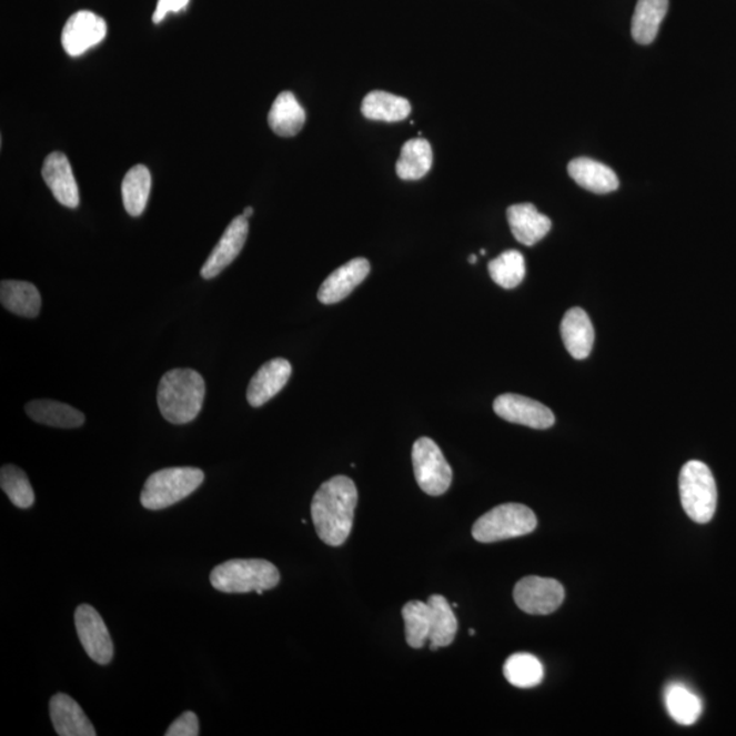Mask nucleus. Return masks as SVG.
Segmentation results:
<instances>
[{
	"mask_svg": "<svg viewBox=\"0 0 736 736\" xmlns=\"http://www.w3.org/2000/svg\"><path fill=\"white\" fill-rule=\"evenodd\" d=\"M357 488L346 476L323 483L311 502L316 534L327 546L340 547L350 537L357 506Z\"/></svg>",
	"mask_w": 736,
	"mask_h": 736,
	"instance_id": "nucleus-1",
	"label": "nucleus"
},
{
	"mask_svg": "<svg viewBox=\"0 0 736 736\" xmlns=\"http://www.w3.org/2000/svg\"><path fill=\"white\" fill-rule=\"evenodd\" d=\"M205 399V381L191 369H173L161 379L158 404L172 424H188L200 415Z\"/></svg>",
	"mask_w": 736,
	"mask_h": 736,
	"instance_id": "nucleus-2",
	"label": "nucleus"
},
{
	"mask_svg": "<svg viewBox=\"0 0 736 736\" xmlns=\"http://www.w3.org/2000/svg\"><path fill=\"white\" fill-rule=\"evenodd\" d=\"M280 572L272 562L265 559H231L215 566L211 573V584L224 594H249L276 588Z\"/></svg>",
	"mask_w": 736,
	"mask_h": 736,
	"instance_id": "nucleus-3",
	"label": "nucleus"
},
{
	"mask_svg": "<svg viewBox=\"0 0 736 736\" xmlns=\"http://www.w3.org/2000/svg\"><path fill=\"white\" fill-rule=\"evenodd\" d=\"M205 481V474L193 466H175L154 472L141 493V505L148 511H163L178 504Z\"/></svg>",
	"mask_w": 736,
	"mask_h": 736,
	"instance_id": "nucleus-4",
	"label": "nucleus"
},
{
	"mask_svg": "<svg viewBox=\"0 0 736 736\" xmlns=\"http://www.w3.org/2000/svg\"><path fill=\"white\" fill-rule=\"evenodd\" d=\"M682 506L694 523L706 524L715 516L717 487L709 466L702 461H689L679 475Z\"/></svg>",
	"mask_w": 736,
	"mask_h": 736,
	"instance_id": "nucleus-5",
	"label": "nucleus"
},
{
	"mask_svg": "<svg viewBox=\"0 0 736 736\" xmlns=\"http://www.w3.org/2000/svg\"><path fill=\"white\" fill-rule=\"evenodd\" d=\"M537 526L535 513L522 504H505L483 514L472 528V536L481 543H495L530 535Z\"/></svg>",
	"mask_w": 736,
	"mask_h": 736,
	"instance_id": "nucleus-6",
	"label": "nucleus"
},
{
	"mask_svg": "<svg viewBox=\"0 0 736 736\" xmlns=\"http://www.w3.org/2000/svg\"><path fill=\"white\" fill-rule=\"evenodd\" d=\"M412 464L419 487L431 496L445 494L453 481V471L438 445L422 436L412 448Z\"/></svg>",
	"mask_w": 736,
	"mask_h": 736,
	"instance_id": "nucleus-7",
	"label": "nucleus"
},
{
	"mask_svg": "<svg viewBox=\"0 0 736 736\" xmlns=\"http://www.w3.org/2000/svg\"><path fill=\"white\" fill-rule=\"evenodd\" d=\"M514 602L522 612L548 615L565 601L564 585L554 578L528 576L520 579L513 591Z\"/></svg>",
	"mask_w": 736,
	"mask_h": 736,
	"instance_id": "nucleus-8",
	"label": "nucleus"
},
{
	"mask_svg": "<svg viewBox=\"0 0 736 736\" xmlns=\"http://www.w3.org/2000/svg\"><path fill=\"white\" fill-rule=\"evenodd\" d=\"M78 638L91 659L101 666L110 664L113 643L101 615L89 604H81L74 614Z\"/></svg>",
	"mask_w": 736,
	"mask_h": 736,
	"instance_id": "nucleus-9",
	"label": "nucleus"
},
{
	"mask_svg": "<svg viewBox=\"0 0 736 736\" xmlns=\"http://www.w3.org/2000/svg\"><path fill=\"white\" fill-rule=\"evenodd\" d=\"M494 412L508 423L546 430L554 426L555 416L548 406L520 394L506 393L494 401Z\"/></svg>",
	"mask_w": 736,
	"mask_h": 736,
	"instance_id": "nucleus-10",
	"label": "nucleus"
},
{
	"mask_svg": "<svg viewBox=\"0 0 736 736\" xmlns=\"http://www.w3.org/2000/svg\"><path fill=\"white\" fill-rule=\"evenodd\" d=\"M107 23L92 11H78L65 22L62 46L70 57H81L105 39Z\"/></svg>",
	"mask_w": 736,
	"mask_h": 736,
	"instance_id": "nucleus-11",
	"label": "nucleus"
},
{
	"mask_svg": "<svg viewBox=\"0 0 736 736\" xmlns=\"http://www.w3.org/2000/svg\"><path fill=\"white\" fill-rule=\"evenodd\" d=\"M248 235L249 221L243 214L238 215L231 221L220 242L215 244L212 254L209 255L205 265L201 269V276L205 280L219 276L241 254L243 245L248 241Z\"/></svg>",
	"mask_w": 736,
	"mask_h": 736,
	"instance_id": "nucleus-12",
	"label": "nucleus"
},
{
	"mask_svg": "<svg viewBox=\"0 0 736 736\" xmlns=\"http://www.w3.org/2000/svg\"><path fill=\"white\" fill-rule=\"evenodd\" d=\"M41 175L61 205L71 209L80 205V190L69 159L63 153L53 152L47 155Z\"/></svg>",
	"mask_w": 736,
	"mask_h": 736,
	"instance_id": "nucleus-13",
	"label": "nucleus"
},
{
	"mask_svg": "<svg viewBox=\"0 0 736 736\" xmlns=\"http://www.w3.org/2000/svg\"><path fill=\"white\" fill-rule=\"evenodd\" d=\"M292 366L286 359L276 357L256 371L248 389V401L251 406H262L283 391L289 384Z\"/></svg>",
	"mask_w": 736,
	"mask_h": 736,
	"instance_id": "nucleus-14",
	"label": "nucleus"
},
{
	"mask_svg": "<svg viewBox=\"0 0 736 736\" xmlns=\"http://www.w3.org/2000/svg\"><path fill=\"white\" fill-rule=\"evenodd\" d=\"M370 269V262L366 259H353L346 262L323 281L319 291V301L323 304H336L344 301L357 285L367 279Z\"/></svg>",
	"mask_w": 736,
	"mask_h": 736,
	"instance_id": "nucleus-15",
	"label": "nucleus"
},
{
	"mask_svg": "<svg viewBox=\"0 0 736 736\" xmlns=\"http://www.w3.org/2000/svg\"><path fill=\"white\" fill-rule=\"evenodd\" d=\"M50 715L53 728L61 736H95V729L74 698L58 693L51 698Z\"/></svg>",
	"mask_w": 736,
	"mask_h": 736,
	"instance_id": "nucleus-16",
	"label": "nucleus"
},
{
	"mask_svg": "<svg viewBox=\"0 0 736 736\" xmlns=\"http://www.w3.org/2000/svg\"><path fill=\"white\" fill-rule=\"evenodd\" d=\"M507 221L513 236L524 245H535L547 236L553 223L532 203H517L507 209Z\"/></svg>",
	"mask_w": 736,
	"mask_h": 736,
	"instance_id": "nucleus-17",
	"label": "nucleus"
},
{
	"mask_svg": "<svg viewBox=\"0 0 736 736\" xmlns=\"http://www.w3.org/2000/svg\"><path fill=\"white\" fill-rule=\"evenodd\" d=\"M562 340L566 350L577 361L591 355L595 343V331L588 314L583 309L568 310L561 323Z\"/></svg>",
	"mask_w": 736,
	"mask_h": 736,
	"instance_id": "nucleus-18",
	"label": "nucleus"
},
{
	"mask_svg": "<svg viewBox=\"0 0 736 736\" xmlns=\"http://www.w3.org/2000/svg\"><path fill=\"white\" fill-rule=\"evenodd\" d=\"M567 170L573 181L591 193L608 194L619 188L616 173L598 161L588 158L574 159Z\"/></svg>",
	"mask_w": 736,
	"mask_h": 736,
	"instance_id": "nucleus-19",
	"label": "nucleus"
},
{
	"mask_svg": "<svg viewBox=\"0 0 736 736\" xmlns=\"http://www.w3.org/2000/svg\"><path fill=\"white\" fill-rule=\"evenodd\" d=\"M269 125L280 137H295L306 123V112L292 92L278 95L268 115Z\"/></svg>",
	"mask_w": 736,
	"mask_h": 736,
	"instance_id": "nucleus-20",
	"label": "nucleus"
},
{
	"mask_svg": "<svg viewBox=\"0 0 736 736\" xmlns=\"http://www.w3.org/2000/svg\"><path fill=\"white\" fill-rule=\"evenodd\" d=\"M427 603L431 612L430 649L446 648L456 638L458 631L456 615L444 596H430Z\"/></svg>",
	"mask_w": 736,
	"mask_h": 736,
	"instance_id": "nucleus-21",
	"label": "nucleus"
},
{
	"mask_svg": "<svg viewBox=\"0 0 736 736\" xmlns=\"http://www.w3.org/2000/svg\"><path fill=\"white\" fill-rule=\"evenodd\" d=\"M27 414L34 422L57 429H77L85 423V415L68 404L53 400H34L27 405Z\"/></svg>",
	"mask_w": 736,
	"mask_h": 736,
	"instance_id": "nucleus-22",
	"label": "nucleus"
},
{
	"mask_svg": "<svg viewBox=\"0 0 736 736\" xmlns=\"http://www.w3.org/2000/svg\"><path fill=\"white\" fill-rule=\"evenodd\" d=\"M0 302L11 313L34 319L41 309V296L38 289L28 281L4 280L0 284Z\"/></svg>",
	"mask_w": 736,
	"mask_h": 736,
	"instance_id": "nucleus-23",
	"label": "nucleus"
},
{
	"mask_svg": "<svg viewBox=\"0 0 736 736\" xmlns=\"http://www.w3.org/2000/svg\"><path fill=\"white\" fill-rule=\"evenodd\" d=\"M668 11V0H638L632 21V36L638 44L654 43Z\"/></svg>",
	"mask_w": 736,
	"mask_h": 736,
	"instance_id": "nucleus-24",
	"label": "nucleus"
},
{
	"mask_svg": "<svg viewBox=\"0 0 736 736\" xmlns=\"http://www.w3.org/2000/svg\"><path fill=\"white\" fill-rule=\"evenodd\" d=\"M411 111L409 100L382 91L369 93L362 103L363 117L376 122H401L411 115Z\"/></svg>",
	"mask_w": 736,
	"mask_h": 736,
	"instance_id": "nucleus-25",
	"label": "nucleus"
},
{
	"mask_svg": "<svg viewBox=\"0 0 736 736\" xmlns=\"http://www.w3.org/2000/svg\"><path fill=\"white\" fill-rule=\"evenodd\" d=\"M433 161V148L427 140H410L401 149L396 165L397 175L403 181H419L427 175Z\"/></svg>",
	"mask_w": 736,
	"mask_h": 736,
	"instance_id": "nucleus-26",
	"label": "nucleus"
},
{
	"mask_svg": "<svg viewBox=\"0 0 736 736\" xmlns=\"http://www.w3.org/2000/svg\"><path fill=\"white\" fill-rule=\"evenodd\" d=\"M152 177L145 165H135L123 179L122 196L125 211L139 218L145 211L151 194Z\"/></svg>",
	"mask_w": 736,
	"mask_h": 736,
	"instance_id": "nucleus-27",
	"label": "nucleus"
},
{
	"mask_svg": "<svg viewBox=\"0 0 736 736\" xmlns=\"http://www.w3.org/2000/svg\"><path fill=\"white\" fill-rule=\"evenodd\" d=\"M666 706L669 716L682 726H692L703 714L702 699L686 686L679 684L667 687Z\"/></svg>",
	"mask_w": 736,
	"mask_h": 736,
	"instance_id": "nucleus-28",
	"label": "nucleus"
},
{
	"mask_svg": "<svg viewBox=\"0 0 736 736\" xmlns=\"http://www.w3.org/2000/svg\"><path fill=\"white\" fill-rule=\"evenodd\" d=\"M504 675L508 684L520 689H530L542 684L544 668L534 655L514 654L505 663Z\"/></svg>",
	"mask_w": 736,
	"mask_h": 736,
	"instance_id": "nucleus-29",
	"label": "nucleus"
},
{
	"mask_svg": "<svg viewBox=\"0 0 736 736\" xmlns=\"http://www.w3.org/2000/svg\"><path fill=\"white\" fill-rule=\"evenodd\" d=\"M488 272L494 283L502 289H516L525 278L524 255L517 250H507L488 263Z\"/></svg>",
	"mask_w": 736,
	"mask_h": 736,
	"instance_id": "nucleus-30",
	"label": "nucleus"
},
{
	"mask_svg": "<svg viewBox=\"0 0 736 736\" xmlns=\"http://www.w3.org/2000/svg\"><path fill=\"white\" fill-rule=\"evenodd\" d=\"M406 643L411 648L421 649L426 644L431 631L429 603L411 601L403 607Z\"/></svg>",
	"mask_w": 736,
	"mask_h": 736,
	"instance_id": "nucleus-31",
	"label": "nucleus"
},
{
	"mask_svg": "<svg viewBox=\"0 0 736 736\" xmlns=\"http://www.w3.org/2000/svg\"><path fill=\"white\" fill-rule=\"evenodd\" d=\"M0 486L13 505L29 508L34 504V491L31 482L21 468L16 465H4L0 471Z\"/></svg>",
	"mask_w": 736,
	"mask_h": 736,
	"instance_id": "nucleus-32",
	"label": "nucleus"
},
{
	"mask_svg": "<svg viewBox=\"0 0 736 736\" xmlns=\"http://www.w3.org/2000/svg\"><path fill=\"white\" fill-rule=\"evenodd\" d=\"M200 720L194 712L188 710L181 717L173 722L165 736H199Z\"/></svg>",
	"mask_w": 736,
	"mask_h": 736,
	"instance_id": "nucleus-33",
	"label": "nucleus"
},
{
	"mask_svg": "<svg viewBox=\"0 0 736 736\" xmlns=\"http://www.w3.org/2000/svg\"><path fill=\"white\" fill-rule=\"evenodd\" d=\"M190 0H159L153 13V22H163L164 18L170 13H179L188 8Z\"/></svg>",
	"mask_w": 736,
	"mask_h": 736,
	"instance_id": "nucleus-34",
	"label": "nucleus"
},
{
	"mask_svg": "<svg viewBox=\"0 0 736 736\" xmlns=\"http://www.w3.org/2000/svg\"><path fill=\"white\" fill-rule=\"evenodd\" d=\"M253 213H254V209L251 208V206L245 208L244 211H243V215H244L245 219L251 218V215H253Z\"/></svg>",
	"mask_w": 736,
	"mask_h": 736,
	"instance_id": "nucleus-35",
	"label": "nucleus"
},
{
	"mask_svg": "<svg viewBox=\"0 0 736 736\" xmlns=\"http://www.w3.org/2000/svg\"><path fill=\"white\" fill-rule=\"evenodd\" d=\"M470 262L471 263H476L477 262V256L476 255H471L470 256Z\"/></svg>",
	"mask_w": 736,
	"mask_h": 736,
	"instance_id": "nucleus-36",
	"label": "nucleus"
}]
</instances>
